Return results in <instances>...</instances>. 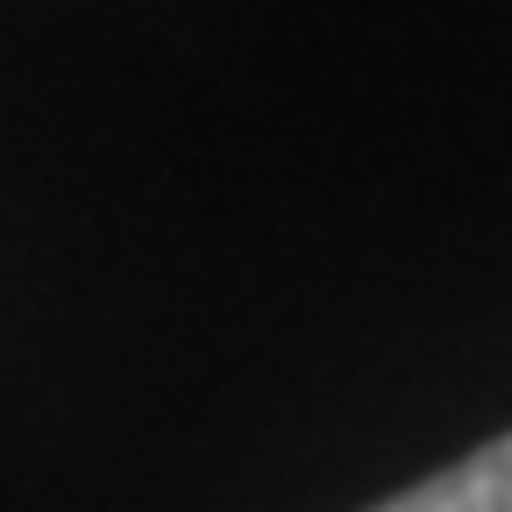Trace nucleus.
Returning <instances> with one entry per match:
<instances>
[{
	"label": "nucleus",
	"mask_w": 512,
	"mask_h": 512,
	"mask_svg": "<svg viewBox=\"0 0 512 512\" xmlns=\"http://www.w3.org/2000/svg\"><path fill=\"white\" fill-rule=\"evenodd\" d=\"M370 512H512V427L484 448H470L463 463H448L420 484H406L399 498H384Z\"/></svg>",
	"instance_id": "nucleus-1"
}]
</instances>
